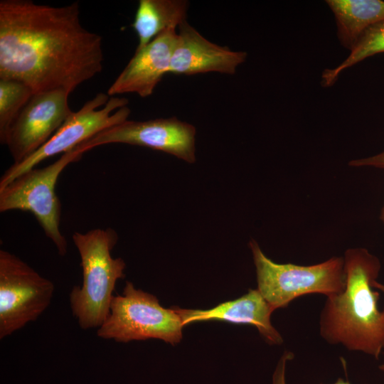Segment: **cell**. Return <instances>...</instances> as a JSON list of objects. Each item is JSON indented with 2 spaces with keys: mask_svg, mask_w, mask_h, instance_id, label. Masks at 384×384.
<instances>
[{
  "mask_svg": "<svg viewBox=\"0 0 384 384\" xmlns=\"http://www.w3.org/2000/svg\"><path fill=\"white\" fill-rule=\"evenodd\" d=\"M102 37L85 28L80 5L0 1V79L20 81L34 93L70 94L102 70Z\"/></svg>",
  "mask_w": 384,
  "mask_h": 384,
  "instance_id": "6da1fadb",
  "label": "cell"
},
{
  "mask_svg": "<svg viewBox=\"0 0 384 384\" xmlns=\"http://www.w3.org/2000/svg\"><path fill=\"white\" fill-rule=\"evenodd\" d=\"M346 287L326 297L320 315V334L328 343L341 344L378 359L384 348V308L378 309L380 294L373 291L381 264L365 248L345 252Z\"/></svg>",
  "mask_w": 384,
  "mask_h": 384,
  "instance_id": "7a4b0ae2",
  "label": "cell"
},
{
  "mask_svg": "<svg viewBox=\"0 0 384 384\" xmlns=\"http://www.w3.org/2000/svg\"><path fill=\"white\" fill-rule=\"evenodd\" d=\"M73 240L80 257L82 282L70 293V309L81 329H98L110 314L117 282L125 277L124 261L111 255L118 235L112 228H96L75 232Z\"/></svg>",
  "mask_w": 384,
  "mask_h": 384,
  "instance_id": "3957f363",
  "label": "cell"
},
{
  "mask_svg": "<svg viewBox=\"0 0 384 384\" xmlns=\"http://www.w3.org/2000/svg\"><path fill=\"white\" fill-rule=\"evenodd\" d=\"M250 247L256 267L257 289L274 310L287 306L303 295L319 293L328 297L345 289L343 257H334L309 266L278 264L262 252L255 240L250 242Z\"/></svg>",
  "mask_w": 384,
  "mask_h": 384,
  "instance_id": "277c9868",
  "label": "cell"
},
{
  "mask_svg": "<svg viewBox=\"0 0 384 384\" xmlns=\"http://www.w3.org/2000/svg\"><path fill=\"white\" fill-rule=\"evenodd\" d=\"M183 327L173 307L164 308L155 296L127 281L122 294L113 296L110 314L97 335L117 342L158 338L174 345L182 338Z\"/></svg>",
  "mask_w": 384,
  "mask_h": 384,
  "instance_id": "5b68a950",
  "label": "cell"
},
{
  "mask_svg": "<svg viewBox=\"0 0 384 384\" xmlns=\"http://www.w3.org/2000/svg\"><path fill=\"white\" fill-rule=\"evenodd\" d=\"M82 154L75 147L51 164L26 171L0 188V211L31 212L60 256L67 254L68 242L60 230L61 203L55 186L64 169Z\"/></svg>",
  "mask_w": 384,
  "mask_h": 384,
  "instance_id": "8992f818",
  "label": "cell"
},
{
  "mask_svg": "<svg viewBox=\"0 0 384 384\" xmlns=\"http://www.w3.org/2000/svg\"><path fill=\"white\" fill-rule=\"evenodd\" d=\"M126 97L97 93L77 112H73L54 134L36 152L2 174L0 188L45 159L65 154L99 132L128 119L131 110Z\"/></svg>",
  "mask_w": 384,
  "mask_h": 384,
  "instance_id": "52a82bcc",
  "label": "cell"
},
{
  "mask_svg": "<svg viewBox=\"0 0 384 384\" xmlns=\"http://www.w3.org/2000/svg\"><path fill=\"white\" fill-rule=\"evenodd\" d=\"M54 284L16 255L0 250V339L36 321L48 307Z\"/></svg>",
  "mask_w": 384,
  "mask_h": 384,
  "instance_id": "ba28073f",
  "label": "cell"
},
{
  "mask_svg": "<svg viewBox=\"0 0 384 384\" xmlns=\"http://www.w3.org/2000/svg\"><path fill=\"white\" fill-rule=\"evenodd\" d=\"M196 127L176 117L146 121L126 120L76 146L82 153L109 144H127L161 151L188 163L196 161Z\"/></svg>",
  "mask_w": 384,
  "mask_h": 384,
  "instance_id": "9c48e42d",
  "label": "cell"
},
{
  "mask_svg": "<svg viewBox=\"0 0 384 384\" xmlns=\"http://www.w3.org/2000/svg\"><path fill=\"white\" fill-rule=\"evenodd\" d=\"M70 93L53 90L34 93L11 126L4 145L14 159L22 162L40 149L73 112Z\"/></svg>",
  "mask_w": 384,
  "mask_h": 384,
  "instance_id": "30bf717a",
  "label": "cell"
},
{
  "mask_svg": "<svg viewBox=\"0 0 384 384\" xmlns=\"http://www.w3.org/2000/svg\"><path fill=\"white\" fill-rule=\"evenodd\" d=\"M171 58L169 73L196 75L219 73L233 75L247 56L215 44L203 37L187 20L181 23Z\"/></svg>",
  "mask_w": 384,
  "mask_h": 384,
  "instance_id": "8fae6325",
  "label": "cell"
},
{
  "mask_svg": "<svg viewBox=\"0 0 384 384\" xmlns=\"http://www.w3.org/2000/svg\"><path fill=\"white\" fill-rule=\"evenodd\" d=\"M176 39V28H170L141 50H135L107 94L110 97L125 93H135L141 97L151 95L163 77L169 73Z\"/></svg>",
  "mask_w": 384,
  "mask_h": 384,
  "instance_id": "7c38bea8",
  "label": "cell"
},
{
  "mask_svg": "<svg viewBox=\"0 0 384 384\" xmlns=\"http://www.w3.org/2000/svg\"><path fill=\"white\" fill-rule=\"evenodd\" d=\"M173 309L181 318L183 326L210 320L225 321L236 324H250L255 326L260 334L272 345H280L283 339L272 326L270 318L274 311L259 290L250 289L241 297L207 310L185 309L177 306Z\"/></svg>",
  "mask_w": 384,
  "mask_h": 384,
  "instance_id": "4fadbf2b",
  "label": "cell"
},
{
  "mask_svg": "<svg viewBox=\"0 0 384 384\" xmlns=\"http://www.w3.org/2000/svg\"><path fill=\"white\" fill-rule=\"evenodd\" d=\"M340 43L351 50L370 27L384 21L383 0H326Z\"/></svg>",
  "mask_w": 384,
  "mask_h": 384,
  "instance_id": "5bb4252c",
  "label": "cell"
},
{
  "mask_svg": "<svg viewBox=\"0 0 384 384\" xmlns=\"http://www.w3.org/2000/svg\"><path fill=\"white\" fill-rule=\"evenodd\" d=\"M188 6L186 0H139L131 25L138 37L136 50L162 32L176 28L186 21Z\"/></svg>",
  "mask_w": 384,
  "mask_h": 384,
  "instance_id": "9a60e30c",
  "label": "cell"
},
{
  "mask_svg": "<svg viewBox=\"0 0 384 384\" xmlns=\"http://www.w3.org/2000/svg\"><path fill=\"white\" fill-rule=\"evenodd\" d=\"M384 53V21L370 27L350 50L348 57L334 68L326 69L321 75L323 87L333 85L346 69L373 55Z\"/></svg>",
  "mask_w": 384,
  "mask_h": 384,
  "instance_id": "2e32d148",
  "label": "cell"
},
{
  "mask_svg": "<svg viewBox=\"0 0 384 384\" xmlns=\"http://www.w3.org/2000/svg\"><path fill=\"white\" fill-rule=\"evenodd\" d=\"M34 94L26 84L0 79V142L4 145L8 132L21 111Z\"/></svg>",
  "mask_w": 384,
  "mask_h": 384,
  "instance_id": "e0dca14e",
  "label": "cell"
},
{
  "mask_svg": "<svg viewBox=\"0 0 384 384\" xmlns=\"http://www.w3.org/2000/svg\"><path fill=\"white\" fill-rule=\"evenodd\" d=\"M294 355L291 352H285L280 358L273 375L272 384H286L285 366L286 361L292 359ZM334 384H351L348 380L339 378Z\"/></svg>",
  "mask_w": 384,
  "mask_h": 384,
  "instance_id": "ac0fdd59",
  "label": "cell"
},
{
  "mask_svg": "<svg viewBox=\"0 0 384 384\" xmlns=\"http://www.w3.org/2000/svg\"><path fill=\"white\" fill-rule=\"evenodd\" d=\"M349 165L353 166H373L384 169V151L372 156L355 159L350 161Z\"/></svg>",
  "mask_w": 384,
  "mask_h": 384,
  "instance_id": "d6986e66",
  "label": "cell"
},
{
  "mask_svg": "<svg viewBox=\"0 0 384 384\" xmlns=\"http://www.w3.org/2000/svg\"><path fill=\"white\" fill-rule=\"evenodd\" d=\"M372 287L374 288V289H379L382 292L384 293V284L377 282L376 280H375L373 284H372Z\"/></svg>",
  "mask_w": 384,
  "mask_h": 384,
  "instance_id": "ffe728a7",
  "label": "cell"
},
{
  "mask_svg": "<svg viewBox=\"0 0 384 384\" xmlns=\"http://www.w3.org/2000/svg\"><path fill=\"white\" fill-rule=\"evenodd\" d=\"M380 219L384 222V207L383 208L380 213Z\"/></svg>",
  "mask_w": 384,
  "mask_h": 384,
  "instance_id": "44dd1931",
  "label": "cell"
},
{
  "mask_svg": "<svg viewBox=\"0 0 384 384\" xmlns=\"http://www.w3.org/2000/svg\"><path fill=\"white\" fill-rule=\"evenodd\" d=\"M379 368H380V370H382V371L384 372V363L382 364V365H380V366H379Z\"/></svg>",
  "mask_w": 384,
  "mask_h": 384,
  "instance_id": "7402d4cb",
  "label": "cell"
}]
</instances>
